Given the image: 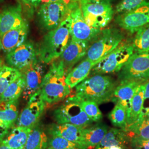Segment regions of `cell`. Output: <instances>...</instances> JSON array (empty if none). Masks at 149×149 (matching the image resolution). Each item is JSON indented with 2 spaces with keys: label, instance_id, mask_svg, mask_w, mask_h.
Returning a JSON list of instances; mask_svg holds the SVG:
<instances>
[{
  "label": "cell",
  "instance_id": "cell-11",
  "mask_svg": "<svg viewBox=\"0 0 149 149\" xmlns=\"http://www.w3.org/2000/svg\"><path fill=\"white\" fill-rule=\"evenodd\" d=\"M19 71L25 80L23 98L28 101L40 90L45 74V68L44 63L37 58Z\"/></svg>",
  "mask_w": 149,
  "mask_h": 149
},
{
  "label": "cell",
  "instance_id": "cell-32",
  "mask_svg": "<svg viewBox=\"0 0 149 149\" xmlns=\"http://www.w3.org/2000/svg\"><path fill=\"white\" fill-rule=\"evenodd\" d=\"M81 106L87 116L93 122H99L101 120L103 115L98 107V104L96 102L81 101Z\"/></svg>",
  "mask_w": 149,
  "mask_h": 149
},
{
  "label": "cell",
  "instance_id": "cell-7",
  "mask_svg": "<svg viewBox=\"0 0 149 149\" xmlns=\"http://www.w3.org/2000/svg\"><path fill=\"white\" fill-rule=\"evenodd\" d=\"M118 79L120 82H146L149 80V52L134 53L119 72Z\"/></svg>",
  "mask_w": 149,
  "mask_h": 149
},
{
  "label": "cell",
  "instance_id": "cell-9",
  "mask_svg": "<svg viewBox=\"0 0 149 149\" xmlns=\"http://www.w3.org/2000/svg\"><path fill=\"white\" fill-rule=\"evenodd\" d=\"M80 7L86 23L99 30L106 27L114 15L111 3H88L82 4Z\"/></svg>",
  "mask_w": 149,
  "mask_h": 149
},
{
  "label": "cell",
  "instance_id": "cell-4",
  "mask_svg": "<svg viewBox=\"0 0 149 149\" xmlns=\"http://www.w3.org/2000/svg\"><path fill=\"white\" fill-rule=\"evenodd\" d=\"M124 35L117 28H107L101 31L90 43L86 59L96 64L111 53L124 41Z\"/></svg>",
  "mask_w": 149,
  "mask_h": 149
},
{
  "label": "cell",
  "instance_id": "cell-25",
  "mask_svg": "<svg viewBox=\"0 0 149 149\" xmlns=\"http://www.w3.org/2000/svg\"><path fill=\"white\" fill-rule=\"evenodd\" d=\"M19 117L18 100L3 101L0 100V120L9 128L14 126Z\"/></svg>",
  "mask_w": 149,
  "mask_h": 149
},
{
  "label": "cell",
  "instance_id": "cell-1",
  "mask_svg": "<svg viewBox=\"0 0 149 149\" xmlns=\"http://www.w3.org/2000/svg\"><path fill=\"white\" fill-rule=\"evenodd\" d=\"M71 40L69 16L56 29L44 35L36 47L38 59L49 64L58 59Z\"/></svg>",
  "mask_w": 149,
  "mask_h": 149
},
{
  "label": "cell",
  "instance_id": "cell-2",
  "mask_svg": "<svg viewBox=\"0 0 149 149\" xmlns=\"http://www.w3.org/2000/svg\"><path fill=\"white\" fill-rule=\"evenodd\" d=\"M67 74L62 62L54 60L43 79L39 90L46 104H54L64 101L71 93V88L66 82Z\"/></svg>",
  "mask_w": 149,
  "mask_h": 149
},
{
  "label": "cell",
  "instance_id": "cell-45",
  "mask_svg": "<svg viewBox=\"0 0 149 149\" xmlns=\"http://www.w3.org/2000/svg\"><path fill=\"white\" fill-rule=\"evenodd\" d=\"M144 143L146 145H148L149 146V140H144Z\"/></svg>",
  "mask_w": 149,
  "mask_h": 149
},
{
  "label": "cell",
  "instance_id": "cell-43",
  "mask_svg": "<svg viewBox=\"0 0 149 149\" xmlns=\"http://www.w3.org/2000/svg\"><path fill=\"white\" fill-rule=\"evenodd\" d=\"M3 66H4V65H3V61H2V60L1 59V58H0V71L2 69V68H3Z\"/></svg>",
  "mask_w": 149,
  "mask_h": 149
},
{
  "label": "cell",
  "instance_id": "cell-31",
  "mask_svg": "<svg viewBox=\"0 0 149 149\" xmlns=\"http://www.w3.org/2000/svg\"><path fill=\"white\" fill-rule=\"evenodd\" d=\"M127 112L125 109L119 104H116L114 108L108 114V118L112 124L118 128L126 131Z\"/></svg>",
  "mask_w": 149,
  "mask_h": 149
},
{
  "label": "cell",
  "instance_id": "cell-46",
  "mask_svg": "<svg viewBox=\"0 0 149 149\" xmlns=\"http://www.w3.org/2000/svg\"><path fill=\"white\" fill-rule=\"evenodd\" d=\"M4 1H5V0H0V3H2Z\"/></svg>",
  "mask_w": 149,
  "mask_h": 149
},
{
  "label": "cell",
  "instance_id": "cell-21",
  "mask_svg": "<svg viewBox=\"0 0 149 149\" xmlns=\"http://www.w3.org/2000/svg\"><path fill=\"white\" fill-rule=\"evenodd\" d=\"M130 144V138L125 130L120 128H113L108 130L95 149H103L112 146H122L128 149Z\"/></svg>",
  "mask_w": 149,
  "mask_h": 149
},
{
  "label": "cell",
  "instance_id": "cell-5",
  "mask_svg": "<svg viewBox=\"0 0 149 149\" xmlns=\"http://www.w3.org/2000/svg\"><path fill=\"white\" fill-rule=\"evenodd\" d=\"M54 119L56 123H68L86 128L93 124L81 106V100L75 95L70 96L54 111Z\"/></svg>",
  "mask_w": 149,
  "mask_h": 149
},
{
  "label": "cell",
  "instance_id": "cell-20",
  "mask_svg": "<svg viewBox=\"0 0 149 149\" xmlns=\"http://www.w3.org/2000/svg\"><path fill=\"white\" fill-rule=\"evenodd\" d=\"M109 130L108 125L102 122L84 128L82 135V149H95Z\"/></svg>",
  "mask_w": 149,
  "mask_h": 149
},
{
  "label": "cell",
  "instance_id": "cell-24",
  "mask_svg": "<svg viewBox=\"0 0 149 149\" xmlns=\"http://www.w3.org/2000/svg\"><path fill=\"white\" fill-rule=\"evenodd\" d=\"M48 141L47 134L39 123L32 129L23 149H47Z\"/></svg>",
  "mask_w": 149,
  "mask_h": 149
},
{
  "label": "cell",
  "instance_id": "cell-28",
  "mask_svg": "<svg viewBox=\"0 0 149 149\" xmlns=\"http://www.w3.org/2000/svg\"><path fill=\"white\" fill-rule=\"evenodd\" d=\"M130 138L149 140V118L147 116L138 119L126 129Z\"/></svg>",
  "mask_w": 149,
  "mask_h": 149
},
{
  "label": "cell",
  "instance_id": "cell-23",
  "mask_svg": "<svg viewBox=\"0 0 149 149\" xmlns=\"http://www.w3.org/2000/svg\"><path fill=\"white\" fill-rule=\"evenodd\" d=\"M32 129L13 126L2 142L12 149H23Z\"/></svg>",
  "mask_w": 149,
  "mask_h": 149
},
{
  "label": "cell",
  "instance_id": "cell-17",
  "mask_svg": "<svg viewBox=\"0 0 149 149\" xmlns=\"http://www.w3.org/2000/svg\"><path fill=\"white\" fill-rule=\"evenodd\" d=\"M141 84L136 81L120 82L113 92L111 101L115 104H120L125 109L127 115V120L130 114L132 98Z\"/></svg>",
  "mask_w": 149,
  "mask_h": 149
},
{
  "label": "cell",
  "instance_id": "cell-39",
  "mask_svg": "<svg viewBox=\"0 0 149 149\" xmlns=\"http://www.w3.org/2000/svg\"><path fill=\"white\" fill-rule=\"evenodd\" d=\"M41 1L42 0H27V2L30 5L35 8H37L40 5L41 3Z\"/></svg>",
  "mask_w": 149,
  "mask_h": 149
},
{
  "label": "cell",
  "instance_id": "cell-27",
  "mask_svg": "<svg viewBox=\"0 0 149 149\" xmlns=\"http://www.w3.org/2000/svg\"><path fill=\"white\" fill-rule=\"evenodd\" d=\"M25 87V80L21 75L12 82L0 97V100L3 101H14L18 100L23 94Z\"/></svg>",
  "mask_w": 149,
  "mask_h": 149
},
{
  "label": "cell",
  "instance_id": "cell-41",
  "mask_svg": "<svg viewBox=\"0 0 149 149\" xmlns=\"http://www.w3.org/2000/svg\"><path fill=\"white\" fill-rule=\"evenodd\" d=\"M103 149H127L122 146H112Z\"/></svg>",
  "mask_w": 149,
  "mask_h": 149
},
{
  "label": "cell",
  "instance_id": "cell-10",
  "mask_svg": "<svg viewBox=\"0 0 149 149\" xmlns=\"http://www.w3.org/2000/svg\"><path fill=\"white\" fill-rule=\"evenodd\" d=\"M116 22L123 29L132 34L149 24V1H144L133 10L118 15Z\"/></svg>",
  "mask_w": 149,
  "mask_h": 149
},
{
  "label": "cell",
  "instance_id": "cell-14",
  "mask_svg": "<svg viewBox=\"0 0 149 149\" xmlns=\"http://www.w3.org/2000/svg\"><path fill=\"white\" fill-rule=\"evenodd\" d=\"M37 58L36 48L28 41L7 54L6 61L8 66L19 70Z\"/></svg>",
  "mask_w": 149,
  "mask_h": 149
},
{
  "label": "cell",
  "instance_id": "cell-40",
  "mask_svg": "<svg viewBox=\"0 0 149 149\" xmlns=\"http://www.w3.org/2000/svg\"><path fill=\"white\" fill-rule=\"evenodd\" d=\"M0 149H12L10 146H7L5 144L3 143L2 141H0Z\"/></svg>",
  "mask_w": 149,
  "mask_h": 149
},
{
  "label": "cell",
  "instance_id": "cell-35",
  "mask_svg": "<svg viewBox=\"0 0 149 149\" xmlns=\"http://www.w3.org/2000/svg\"><path fill=\"white\" fill-rule=\"evenodd\" d=\"M149 112V80L145 83V89L144 93V101L143 108L139 119L145 117Z\"/></svg>",
  "mask_w": 149,
  "mask_h": 149
},
{
  "label": "cell",
  "instance_id": "cell-22",
  "mask_svg": "<svg viewBox=\"0 0 149 149\" xmlns=\"http://www.w3.org/2000/svg\"><path fill=\"white\" fill-rule=\"evenodd\" d=\"M95 63L86 59L70 71L66 77V82L70 88H73L88 77Z\"/></svg>",
  "mask_w": 149,
  "mask_h": 149
},
{
  "label": "cell",
  "instance_id": "cell-36",
  "mask_svg": "<svg viewBox=\"0 0 149 149\" xmlns=\"http://www.w3.org/2000/svg\"><path fill=\"white\" fill-rule=\"evenodd\" d=\"M130 147L132 149H149V146L144 143V140L136 138L130 139Z\"/></svg>",
  "mask_w": 149,
  "mask_h": 149
},
{
  "label": "cell",
  "instance_id": "cell-13",
  "mask_svg": "<svg viewBox=\"0 0 149 149\" xmlns=\"http://www.w3.org/2000/svg\"><path fill=\"white\" fill-rule=\"evenodd\" d=\"M45 107L46 103L39 91L28 100L27 106L19 115L17 125L32 129L39 123Z\"/></svg>",
  "mask_w": 149,
  "mask_h": 149
},
{
  "label": "cell",
  "instance_id": "cell-18",
  "mask_svg": "<svg viewBox=\"0 0 149 149\" xmlns=\"http://www.w3.org/2000/svg\"><path fill=\"white\" fill-rule=\"evenodd\" d=\"M84 128L71 124L53 123L47 128V133L50 136H60L77 144L81 149L82 135Z\"/></svg>",
  "mask_w": 149,
  "mask_h": 149
},
{
  "label": "cell",
  "instance_id": "cell-30",
  "mask_svg": "<svg viewBox=\"0 0 149 149\" xmlns=\"http://www.w3.org/2000/svg\"><path fill=\"white\" fill-rule=\"evenodd\" d=\"M21 75L19 70L4 65L0 71V97L12 82Z\"/></svg>",
  "mask_w": 149,
  "mask_h": 149
},
{
  "label": "cell",
  "instance_id": "cell-29",
  "mask_svg": "<svg viewBox=\"0 0 149 149\" xmlns=\"http://www.w3.org/2000/svg\"><path fill=\"white\" fill-rule=\"evenodd\" d=\"M133 45L134 53L149 52V24L136 32Z\"/></svg>",
  "mask_w": 149,
  "mask_h": 149
},
{
  "label": "cell",
  "instance_id": "cell-3",
  "mask_svg": "<svg viewBox=\"0 0 149 149\" xmlns=\"http://www.w3.org/2000/svg\"><path fill=\"white\" fill-rule=\"evenodd\" d=\"M117 86L116 82L109 76L93 74L76 86L74 95L81 101L100 104L111 101Z\"/></svg>",
  "mask_w": 149,
  "mask_h": 149
},
{
  "label": "cell",
  "instance_id": "cell-19",
  "mask_svg": "<svg viewBox=\"0 0 149 149\" xmlns=\"http://www.w3.org/2000/svg\"><path fill=\"white\" fill-rule=\"evenodd\" d=\"M29 31V24L27 20L21 26L6 33L1 38L2 50L6 53L17 48L27 39Z\"/></svg>",
  "mask_w": 149,
  "mask_h": 149
},
{
  "label": "cell",
  "instance_id": "cell-47",
  "mask_svg": "<svg viewBox=\"0 0 149 149\" xmlns=\"http://www.w3.org/2000/svg\"><path fill=\"white\" fill-rule=\"evenodd\" d=\"M148 117L149 118V112H148V114H147V116H146Z\"/></svg>",
  "mask_w": 149,
  "mask_h": 149
},
{
  "label": "cell",
  "instance_id": "cell-15",
  "mask_svg": "<svg viewBox=\"0 0 149 149\" xmlns=\"http://www.w3.org/2000/svg\"><path fill=\"white\" fill-rule=\"evenodd\" d=\"M89 45V42L71 40L59 58L64 65L66 74L73 69L75 64L86 56Z\"/></svg>",
  "mask_w": 149,
  "mask_h": 149
},
{
  "label": "cell",
  "instance_id": "cell-34",
  "mask_svg": "<svg viewBox=\"0 0 149 149\" xmlns=\"http://www.w3.org/2000/svg\"><path fill=\"white\" fill-rule=\"evenodd\" d=\"M145 0H122L116 6V13L120 15L132 11Z\"/></svg>",
  "mask_w": 149,
  "mask_h": 149
},
{
  "label": "cell",
  "instance_id": "cell-26",
  "mask_svg": "<svg viewBox=\"0 0 149 149\" xmlns=\"http://www.w3.org/2000/svg\"><path fill=\"white\" fill-rule=\"evenodd\" d=\"M145 83L139 86L132 98L130 114L127 120V128L136 122L140 118L144 101Z\"/></svg>",
  "mask_w": 149,
  "mask_h": 149
},
{
  "label": "cell",
  "instance_id": "cell-6",
  "mask_svg": "<svg viewBox=\"0 0 149 149\" xmlns=\"http://www.w3.org/2000/svg\"><path fill=\"white\" fill-rule=\"evenodd\" d=\"M134 53L133 43H121L117 48L93 66L90 74H105L119 72Z\"/></svg>",
  "mask_w": 149,
  "mask_h": 149
},
{
  "label": "cell",
  "instance_id": "cell-37",
  "mask_svg": "<svg viewBox=\"0 0 149 149\" xmlns=\"http://www.w3.org/2000/svg\"><path fill=\"white\" fill-rule=\"evenodd\" d=\"M10 129L11 128H9L6 124L0 120V141H2L5 138Z\"/></svg>",
  "mask_w": 149,
  "mask_h": 149
},
{
  "label": "cell",
  "instance_id": "cell-33",
  "mask_svg": "<svg viewBox=\"0 0 149 149\" xmlns=\"http://www.w3.org/2000/svg\"><path fill=\"white\" fill-rule=\"evenodd\" d=\"M48 148L53 149H81L77 144L57 136H50Z\"/></svg>",
  "mask_w": 149,
  "mask_h": 149
},
{
  "label": "cell",
  "instance_id": "cell-48",
  "mask_svg": "<svg viewBox=\"0 0 149 149\" xmlns=\"http://www.w3.org/2000/svg\"><path fill=\"white\" fill-rule=\"evenodd\" d=\"M47 149H51V148H47Z\"/></svg>",
  "mask_w": 149,
  "mask_h": 149
},
{
  "label": "cell",
  "instance_id": "cell-12",
  "mask_svg": "<svg viewBox=\"0 0 149 149\" xmlns=\"http://www.w3.org/2000/svg\"><path fill=\"white\" fill-rule=\"evenodd\" d=\"M69 16L72 40L90 43L101 31L91 27L86 23L80 6L71 11Z\"/></svg>",
  "mask_w": 149,
  "mask_h": 149
},
{
  "label": "cell",
  "instance_id": "cell-16",
  "mask_svg": "<svg viewBox=\"0 0 149 149\" xmlns=\"http://www.w3.org/2000/svg\"><path fill=\"white\" fill-rule=\"evenodd\" d=\"M26 21L20 3L4 8L0 11V37L12 29L20 27Z\"/></svg>",
  "mask_w": 149,
  "mask_h": 149
},
{
  "label": "cell",
  "instance_id": "cell-42",
  "mask_svg": "<svg viewBox=\"0 0 149 149\" xmlns=\"http://www.w3.org/2000/svg\"><path fill=\"white\" fill-rule=\"evenodd\" d=\"M72 1V2L75 4V5H81V3L82 2V1L83 0H71Z\"/></svg>",
  "mask_w": 149,
  "mask_h": 149
},
{
  "label": "cell",
  "instance_id": "cell-38",
  "mask_svg": "<svg viewBox=\"0 0 149 149\" xmlns=\"http://www.w3.org/2000/svg\"><path fill=\"white\" fill-rule=\"evenodd\" d=\"M111 1V0H83L81 5L88 3H110Z\"/></svg>",
  "mask_w": 149,
  "mask_h": 149
},
{
  "label": "cell",
  "instance_id": "cell-44",
  "mask_svg": "<svg viewBox=\"0 0 149 149\" xmlns=\"http://www.w3.org/2000/svg\"><path fill=\"white\" fill-rule=\"evenodd\" d=\"M2 50V42H1V39L0 38V51Z\"/></svg>",
  "mask_w": 149,
  "mask_h": 149
},
{
  "label": "cell",
  "instance_id": "cell-8",
  "mask_svg": "<svg viewBox=\"0 0 149 149\" xmlns=\"http://www.w3.org/2000/svg\"><path fill=\"white\" fill-rule=\"evenodd\" d=\"M76 8L60 2L42 3L38 12L39 24L48 32L55 29L67 18L71 11Z\"/></svg>",
  "mask_w": 149,
  "mask_h": 149
}]
</instances>
